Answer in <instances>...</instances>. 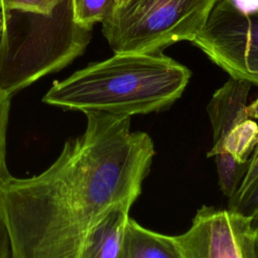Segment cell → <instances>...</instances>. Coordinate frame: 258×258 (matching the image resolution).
I'll use <instances>...</instances> for the list:
<instances>
[{"mask_svg":"<svg viewBox=\"0 0 258 258\" xmlns=\"http://www.w3.org/2000/svg\"><path fill=\"white\" fill-rule=\"evenodd\" d=\"M85 115V131L46 169L0 186L10 258H82L103 218L141 195L155 155L151 137L132 131L129 116Z\"/></svg>","mask_w":258,"mask_h":258,"instance_id":"obj_1","label":"cell"},{"mask_svg":"<svg viewBox=\"0 0 258 258\" xmlns=\"http://www.w3.org/2000/svg\"><path fill=\"white\" fill-rule=\"evenodd\" d=\"M253 84L242 79L231 78L212 96L207 112L213 130V146L207 153L214 157L223 152V143L230 131L248 119L247 100Z\"/></svg>","mask_w":258,"mask_h":258,"instance_id":"obj_7","label":"cell"},{"mask_svg":"<svg viewBox=\"0 0 258 258\" xmlns=\"http://www.w3.org/2000/svg\"><path fill=\"white\" fill-rule=\"evenodd\" d=\"M256 233L250 218L203 206L188 230L171 239L180 258H254Z\"/></svg>","mask_w":258,"mask_h":258,"instance_id":"obj_6","label":"cell"},{"mask_svg":"<svg viewBox=\"0 0 258 258\" xmlns=\"http://www.w3.org/2000/svg\"><path fill=\"white\" fill-rule=\"evenodd\" d=\"M62 0H0V10L23 9L40 13H50Z\"/></svg>","mask_w":258,"mask_h":258,"instance_id":"obj_15","label":"cell"},{"mask_svg":"<svg viewBox=\"0 0 258 258\" xmlns=\"http://www.w3.org/2000/svg\"><path fill=\"white\" fill-rule=\"evenodd\" d=\"M218 0H126L101 22L114 53H155L192 41Z\"/></svg>","mask_w":258,"mask_h":258,"instance_id":"obj_4","label":"cell"},{"mask_svg":"<svg viewBox=\"0 0 258 258\" xmlns=\"http://www.w3.org/2000/svg\"><path fill=\"white\" fill-rule=\"evenodd\" d=\"M189 70L155 53H114L62 81H55L42 102L64 110L132 117L159 112L179 99Z\"/></svg>","mask_w":258,"mask_h":258,"instance_id":"obj_2","label":"cell"},{"mask_svg":"<svg viewBox=\"0 0 258 258\" xmlns=\"http://www.w3.org/2000/svg\"><path fill=\"white\" fill-rule=\"evenodd\" d=\"M258 140V125L248 118L236 125L226 136L223 152L229 153L234 159L245 163L252 155Z\"/></svg>","mask_w":258,"mask_h":258,"instance_id":"obj_10","label":"cell"},{"mask_svg":"<svg viewBox=\"0 0 258 258\" xmlns=\"http://www.w3.org/2000/svg\"><path fill=\"white\" fill-rule=\"evenodd\" d=\"M214 157L218 169L220 188L228 199H231L236 194L244 177L248 161L241 163L227 152L217 154Z\"/></svg>","mask_w":258,"mask_h":258,"instance_id":"obj_11","label":"cell"},{"mask_svg":"<svg viewBox=\"0 0 258 258\" xmlns=\"http://www.w3.org/2000/svg\"><path fill=\"white\" fill-rule=\"evenodd\" d=\"M228 209L250 218L253 228L258 232V178L240 198L229 202Z\"/></svg>","mask_w":258,"mask_h":258,"instance_id":"obj_14","label":"cell"},{"mask_svg":"<svg viewBox=\"0 0 258 258\" xmlns=\"http://www.w3.org/2000/svg\"><path fill=\"white\" fill-rule=\"evenodd\" d=\"M128 205L113 208L91 233L82 258H122V243L129 219Z\"/></svg>","mask_w":258,"mask_h":258,"instance_id":"obj_8","label":"cell"},{"mask_svg":"<svg viewBox=\"0 0 258 258\" xmlns=\"http://www.w3.org/2000/svg\"><path fill=\"white\" fill-rule=\"evenodd\" d=\"M10 100L11 96L0 89V186L12 177L6 162V137L9 122Z\"/></svg>","mask_w":258,"mask_h":258,"instance_id":"obj_13","label":"cell"},{"mask_svg":"<svg viewBox=\"0 0 258 258\" xmlns=\"http://www.w3.org/2000/svg\"><path fill=\"white\" fill-rule=\"evenodd\" d=\"M0 258H10V244L3 224L0 222Z\"/></svg>","mask_w":258,"mask_h":258,"instance_id":"obj_17","label":"cell"},{"mask_svg":"<svg viewBox=\"0 0 258 258\" xmlns=\"http://www.w3.org/2000/svg\"><path fill=\"white\" fill-rule=\"evenodd\" d=\"M126 0H113V2H114V6H113V8L114 7H116V6H118V5H120V4H122L123 2H125Z\"/></svg>","mask_w":258,"mask_h":258,"instance_id":"obj_19","label":"cell"},{"mask_svg":"<svg viewBox=\"0 0 258 258\" xmlns=\"http://www.w3.org/2000/svg\"><path fill=\"white\" fill-rule=\"evenodd\" d=\"M240 12L245 14L258 12V0H229Z\"/></svg>","mask_w":258,"mask_h":258,"instance_id":"obj_16","label":"cell"},{"mask_svg":"<svg viewBox=\"0 0 258 258\" xmlns=\"http://www.w3.org/2000/svg\"><path fill=\"white\" fill-rule=\"evenodd\" d=\"M76 23L93 29L94 24L102 22L114 6L113 0H72Z\"/></svg>","mask_w":258,"mask_h":258,"instance_id":"obj_12","label":"cell"},{"mask_svg":"<svg viewBox=\"0 0 258 258\" xmlns=\"http://www.w3.org/2000/svg\"><path fill=\"white\" fill-rule=\"evenodd\" d=\"M2 25H3V18H2V12L0 10V35H1V31H2Z\"/></svg>","mask_w":258,"mask_h":258,"instance_id":"obj_20","label":"cell"},{"mask_svg":"<svg viewBox=\"0 0 258 258\" xmlns=\"http://www.w3.org/2000/svg\"><path fill=\"white\" fill-rule=\"evenodd\" d=\"M247 114L249 118L258 120V98L247 106Z\"/></svg>","mask_w":258,"mask_h":258,"instance_id":"obj_18","label":"cell"},{"mask_svg":"<svg viewBox=\"0 0 258 258\" xmlns=\"http://www.w3.org/2000/svg\"><path fill=\"white\" fill-rule=\"evenodd\" d=\"M1 12L0 89L10 96L69 66L92 38L91 28L75 22L72 0H62L47 14Z\"/></svg>","mask_w":258,"mask_h":258,"instance_id":"obj_3","label":"cell"},{"mask_svg":"<svg viewBox=\"0 0 258 258\" xmlns=\"http://www.w3.org/2000/svg\"><path fill=\"white\" fill-rule=\"evenodd\" d=\"M122 258H180L171 236L153 232L128 219L122 243Z\"/></svg>","mask_w":258,"mask_h":258,"instance_id":"obj_9","label":"cell"},{"mask_svg":"<svg viewBox=\"0 0 258 258\" xmlns=\"http://www.w3.org/2000/svg\"><path fill=\"white\" fill-rule=\"evenodd\" d=\"M191 42L231 78L258 85V12L245 14L218 0Z\"/></svg>","mask_w":258,"mask_h":258,"instance_id":"obj_5","label":"cell"}]
</instances>
